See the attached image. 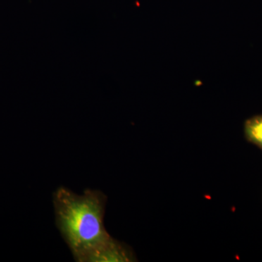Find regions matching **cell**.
<instances>
[{
	"label": "cell",
	"instance_id": "cell-2",
	"mask_svg": "<svg viewBox=\"0 0 262 262\" xmlns=\"http://www.w3.org/2000/svg\"><path fill=\"white\" fill-rule=\"evenodd\" d=\"M136 261L135 255L128 246L110 237L87 251L78 262H129Z\"/></svg>",
	"mask_w": 262,
	"mask_h": 262
},
{
	"label": "cell",
	"instance_id": "cell-1",
	"mask_svg": "<svg viewBox=\"0 0 262 262\" xmlns=\"http://www.w3.org/2000/svg\"><path fill=\"white\" fill-rule=\"evenodd\" d=\"M107 198L101 191L86 189L76 194L64 187L53 192L56 225L76 261L111 237L105 228Z\"/></svg>",
	"mask_w": 262,
	"mask_h": 262
},
{
	"label": "cell",
	"instance_id": "cell-3",
	"mask_svg": "<svg viewBox=\"0 0 262 262\" xmlns=\"http://www.w3.org/2000/svg\"><path fill=\"white\" fill-rule=\"evenodd\" d=\"M246 139L262 151V115L248 119L244 124Z\"/></svg>",
	"mask_w": 262,
	"mask_h": 262
}]
</instances>
